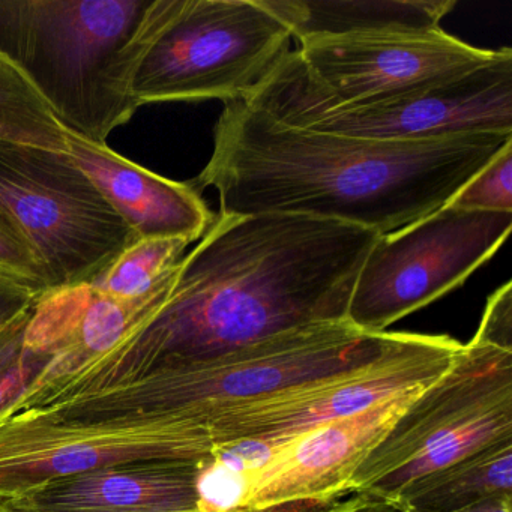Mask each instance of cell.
<instances>
[{
  "instance_id": "6da1fadb",
  "label": "cell",
  "mask_w": 512,
  "mask_h": 512,
  "mask_svg": "<svg viewBox=\"0 0 512 512\" xmlns=\"http://www.w3.org/2000/svg\"><path fill=\"white\" fill-rule=\"evenodd\" d=\"M379 233L302 215H218L109 352L32 385L10 415L220 358L290 329L346 320Z\"/></svg>"
},
{
  "instance_id": "7a4b0ae2",
  "label": "cell",
  "mask_w": 512,
  "mask_h": 512,
  "mask_svg": "<svg viewBox=\"0 0 512 512\" xmlns=\"http://www.w3.org/2000/svg\"><path fill=\"white\" fill-rule=\"evenodd\" d=\"M214 152L188 182L214 187L220 215L287 214L397 232L443 208L512 134L377 142L281 124L244 100L224 103Z\"/></svg>"
},
{
  "instance_id": "3957f363",
  "label": "cell",
  "mask_w": 512,
  "mask_h": 512,
  "mask_svg": "<svg viewBox=\"0 0 512 512\" xmlns=\"http://www.w3.org/2000/svg\"><path fill=\"white\" fill-rule=\"evenodd\" d=\"M398 332L364 334L347 320L290 329L220 358L29 412L79 424L160 422L178 427L197 461H211L223 434L281 397L376 361Z\"/></svg>"
},
{
  "instance_id": "277c9868",
  "label": "cell",
  "mask_w": 512,
  "mask_h": 512,
  "mask_svg": "<svg viewBox=\"0 0 512 512\" xmlns=\"http://www.w3.org/2000/svg\"><path fill=\"white\" fill-rule=\"evenodd\" d=\"M172 0H0V55L65 131L107 145L139 106L131 86Z\"/></svg>"
},
{
  "instance_id": "5b68a950",
  "label": "cell",
  "mask_w": 512,
  "mask_h": 512,
  "mask_svg": "<svg viewBox=\"0 0 512 512\" xmlns=\"http://www.w3.org/2000/svg\"><path fill=\"white\" fill-rule=\"evenodd\" d=\"M512 440V352L470 340L368 452L347 494L395 500L418 479Z\"/></svg>"
},
{
  "instance_id": "8992f818",
  "label": "cell",
  "mask_w": 512,
  "mask_h": 512,
  "mask_svg": "<svg viewBox=\"0 0 512 512\" xmlns=\"http://www.w3.org/2000/svg\"><path fill=\"white\" fill-rule=\"evenodd\" d=\"M0 227L34 256L50 292L91 284L137 241L68 154L0 142Z\"/></svg>"
},
{
  "instance_id": "52a82bcc",
  "label": "cell",
  "mask_w": 512,
  "mask_h": 512,
  "mask_svg": "<svg viewBox=\"0 0 512 512\" xmlns=\"http://www.w3.org/2000/svg\"><path fill=\"white\" fill-rule=\"evenodd\" d=\"M289 29L259 0H172L134 76L137 106L247 100L290 53Z\"/></svg>"
},
{
  "instance_id": "ba28073f",
  "label": "cell",
  "mask_w": 512,
  "mask_h": 512,
  "mask_svg": "<svg viewBox=\"0 0 512 512\" xmlns=\"http://www.w3.org/2000/svg\"><path fill=\"white\" fill-rule=\"evenodd\" d=\"M442 28L305 41L244 101L280 100L340 107L425 88L493 61Z\"/></svg>"
},
{
  "instance_id": "9c48e42d",
  "label": "cell",
  "mask_w": 512,
  "mask_h": 512,
  "mask_svg": "<svg viewBox=\"0 0 512 512\" xmlns=\"http://www.w3.org/2000/svg\"><path fill=\"white\" fill-rule=\"evenodd\" d=\"M512 214L445 205L382 235L368 251L347 305L346 320L382 334L463 284L508 239Z\"/></svg>"
},
{
  "instance_id": "30bf717a",
  "label": "cell",
  "mask_w": 512,
  "mask_h": 512,
  "mask_svg": "<svg viewBox=\"0 0 512 512\" xmlns=\"http://www.w3.org/2000/svg\"><path fill=\"white\" fill-rule=\"evenodd\" d=\"M281 124L377 142H419L464 134H512V50L469 73L352 106L245 101Z\"/></svg>"
},
{
  "instance_id": "8fae6325",
  "label": "cell",
  "mask_w": 512,
  "mask_h": 512,
  "mask_svg": "<svg viewBox=\"0 0 512 512\" xmlns=\"http://www.w3.org/2000/svg\"><path fill=\"white\" fill-rule=\"evenodd\" d=\"M463 344L448 335L398 332L376 361L245 415L218 443L215 458L242 457L251 467L266 452L314 425L355 415L401 392L424 388L448 370ZM241 469V470H242Z\"/></svg>"
},
{
  "instance_id": "7c38bea8",
  "label": "cell",
  "mask_w": 512,
  "mask_h": 512,
  "mask_svg": "<svg viewBox=\"0 0 512 512\" xmlns=\"http://www.w3.org/2000/svg\"><path fill=\"white\" fill-rule=\"evenodd\" d=\"M424 388L314 425L266 452L256 464L238 472L241 490L227 512H304L347 496L359 464Z\"/></svg>"
},
{
  "instance_id": "4fadbf2b",
  "label": "cell",
  "mask_w": 512,
  "mask_h": 512,
  "mask_svg": "<svg viewBox=\"0 0 512 512\" xmlns=\"http://www.w3.org/2000/svg\"><path fill=\"white\" fill-rule=\"evenodd\" d=\"M196 461L185 434L160 422L79 424L40 415L0 416V500L131 461Z\"/></svg>"
},
{
  "instance_id": "5bb4252c",
  "label": "cell",
  "mask_w": 512,
  "mask_h": 512,
  "mask_svg": "<svg viewBox=\"0 0 512 512\" xmlns=\"http://www.w3.org/2000/svg\"><path fill=\"white\" fill-rule=\"evenodd\" d=\"M206 464L131 461L58 479L0 503L25 512H203L199 484Z\"/></svg>"
},
{
  "instance_id": "9a60e30c",
  "label": "cell",
  "mask_w": 512,
  "mask_h": 512,
  "mask_svg": "<svg viewBox=\"0 0 512 512\" xmlns=\"http://www.w3.org/2000/svg\"><path fill=\"white\" fill-rule=\"evenodd\" d=\"M68 155L94 182L137 239L199 241L215 215L188 182L170 181L119 155L67 133Z\"/></svg>"
},
{
  "instance_id": "2e32d148",
  "label": "cell",
  "mask_w": 512,
  "mask_h": 512,
  "mask_svg": "<svg viewBox=\"0 0 512 512\" xmlns=\"http://www.w3.org/2000/svg\"><path fill=\"white\" fill-rule=\"evenodd\" d=\"M299 43L328 37L430 32L455 0H259Z\"/></svg>"
},
{
  "instance_id": "e0dca14e",
  "label": "cell",
  "mask_w": 512,
  "mask_h": 512,
  "mask_svg": "<svg viewBox=\"0 0 512 512\" xmlns=\"http://www.w3.org/2000/svg\"><path fill=\"white\" fill-rule=\"evenodd\" d=\"M497 496H512V440L412 482L395 502L406 512H452Z\"/></svg>"
},
{
  "instance_id": "ac0fdd59",
  "label": "cell",
  "mask_w": 512,
  "mask_h": 512,
  "mask_svg": "<svg viewBox=\"0 0 512 512\" xmlns=\"http://www.w3.org/2000/svg\"><path fill=\"white\" fill-rule=\"evenodd\" d=\"M0 142L68 154L67 131L25 74L0 55Z\"/></svg>"
},
{
  "instance_id": "d6986e66",
  "label": "cell",
  "mask_w": 512,
  "mask_h": 512,
  "mask_svg": "<svg viewBox=\"0 0 512 512\" xmlns=\"http://www.w3.org/2000/svg\"><path fill=\"white\" fill-rule=\"evenodd\" d=\"M188 245L184 239H137L89 286L113 298H148L166 284Z\"/></svg>"
},
{
  "instance_id": "ffe728a7",
  "label": "cell",
  "mask_w": 512,
  "mask_h": 512,
  "mask_svg": "<svg viewBox=\"0 0 512 512\" xmlns=\"http://www.w3.org/2000/svg\"><path fill=\"white\" fill-rule=\"evenodd\" d=\"M446 205L512 214V142L482 167Z\"/></svg>"
},
{
  "instance_id": "44dd1931",
  "label": "cell",
  "mask_w": 512,
  "mask_h": 512,
  "mask_svg": "<svg viewBox=\"0 0 512 512\" xmlns=\"http://www.w3.org/2000/svg\"><path fill=\"white\" fill-rule=\"evenodd\" d=\"M0 277L41 296L50 292L49 281L37 260L4 227H0Z\"/></svg>"
},
{
  "instance_id": "7402d4cb",
  "label": "cell",
  "mask_w": 512,
  "mask_h": 512,
  "mask_svg": "<svg viewBox=\"0 0 512 512\" xmlns=\"http://www.w3.org/2000/svg\"><path fill=\"white\" fill-rule=\"evenodd\" d=\"M56 355L58 353L28 347L25 356L14 367L0 373V415L22 398Z\"/></svg>"
},
{
  "instance_id": "603a6c76",
  "label": "cell",
  "mask_w": 512,
  "mask_h": 512,
  "mask_svg": "<svg viewBox=\"0 0 512 512\" xmlns=\"http://www.w3.org/2000/svg\"><path fill=\"white\" fill-rule=\"evenodd\" d=\"M473 340L512 352V283L500 286L488 298L481 325Z\"/></svg>"
},
{
  "instance_id": "cb8c5ba5",
  "label": "cell",
  "mask_w": 512,
  "mask_h": 512,
  "mask_svg": "<svg viewBox=\"0 0 512 512\" xmlns=\"http://www.w3.org/2000/svg\"><path fill=\"white\" fill-rule=\"evenodd\" d=\"M41 295L0 277V334L34 310Z\"/></svg>"
},
{
  "instance_id": "d4e9b609",
  "label": "cell",
  "mask_w": 512,
  "mask_h": 512,
  "mask_svg": "<svg viewBox=\"0 0 512 512\" xmlns=\"http://www.w3.org/2000/svg\"><path fill=\"white\" fill-rule=\"evenodd\" d=\"M304 512H406L395 500L380 499L367 494H353L352 499L337 500L323 508Z\"/></svg>"
},
{
  "instance_id": "484cf974",
  "label": "cell",
  "mask_w": 512,
  "mask_h": 512,
  "mask_svg": "<svg viewBox=\"0 0 512 512\" xmlns=\"http://www.w3.org/2000/svg\"><path fill=\"white\" fill-rule=\"evenodd\" d=\"M452 512H512V496H497Z\"/></svg>"
},
{
  "instance_id": "4316f807",
  "label": "cell",
  "mask_w": 512,
  "mask_h": 512,
  "mask_svg": "<svg viewBox=\"0 0 512 512\" xmlns=\"http://www.w3.org/2000/svg\"><path fill=\"white\" fill-rule=\"evenodd\" d=\"M0 512H25V511H17V509L8 508L4 503H0Z\"/></svg>"
}]
</instances>
